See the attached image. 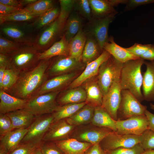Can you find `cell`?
<instances>
[{
	"label": "cell",
	"instance_id": "cell-35",
	"mask_svg": "<svg viewBox=\"0 0 154 154\" xmlns=\"http://www.w3.org/2000/svg\"><path fill=\"white\" fill-rule=\"evenodd\" d=\"M60 9L54 6L43 14L37 18L34 25L37 29L47 27L53 23L59 16Z\"/></svg>",
	"mask_w": 154,
	"mask_h": 154
},
{
	"label": "cell",
	"instance_id": "cell-61",
	"mask_svg": "<svg viewBox=\"0 0 154 154\" xmlns=\"http://www.w3.org/2000/svg\"><path fill=\"white\" fill-rule=\"evenodd\" d=\"M150 108L151 109L154 110V104L152 103H150Z\"/></svg>",
	"mask_w": 154,
	"mask_h": 154
},
{
	"label": "cell",
	"instance_id": "cell-19",
	"mask_svg": "<svg viewBox=\"0 0 154 154\" xmlns=\"http://www.w3.org/2000/svg\"><path fill=\"white\" fill-rule=\"evenodd\" d=\"M27 100L12 96L4 91L0 90V114H6L24 109Z\"/></svg>",
	"mask_w": 154,
	"mask_h": 154
},
{
	"label": "cell",
	"instance_id": "cell-48",
	"mask_svg": "<svg viewBox=\"0 0 154 154\" xmlns=\"http://www.w3.org/2000/svg\"><path fill=\"white\" fill-rule=\"evenodd\" d=\"M154 3V0H128L123 12L132 10L142 5Z\"/></svg>",
	"mask_w": 154,
	"mask_h": 154
},
{
	"label": "cell",
	"instance_id": "cell-54",
	"mask_svg": "<svg viewBox=\"0 0 154 154\" xmlns=\"http://www.w3.org/2000/svg\"><path fill=\"white\" fill-rule=\"evenodd\" d=\"M9 56L8 54L0 53V67H7L9 64Z\"/></svg>",
	"mask_w": 154,
	"mask_h": 154
},
{
	"label": "cell",
	"instance_id": "cell-57",
	"mask_svg": "<svg viewBox=\"0 0 154 154\" xmlns=\"http://www.w3.org/2000/svg\"><path fill=\"white\" fill-rule=\"evenodd\" d=\"M7 67L5 66L0 67V86L2 84L5 72Z\"/></svg>",
	"mask_w": 154,
	"mask_h": 154
},
{
	"label": "cell",
	"instance_id": "cell-12",
	"mask_svg": "<svg viewBox=\"0 0 154 154\" xmlns=\"http://www.w3.org/2000/svg\"><path fill=\"white\" fill-rule=\"evenodd\" d=\"M115 17V16L112 15L101 19H93L88 21L83 29L86 34L92 35L96 39L103 49L104 44L109 37V26Z\"/></svg>",
	"mask_w": 154,
	"mask_h": 154
},
{
	"label": "cell",
	"instance_id": "cell-34",
	"mask_svg": "<svg viewBox=\"0 0 154 154\" xmlns=\"http://www.w3.org/2000/svg\"><path fill=\"white\" fill-rule=\"evenodd\" d=\"M55 1L52 0H39L22 9L36 17L41 15L54 7Z\"/></svg>",
	"mask_w": 154,
	"mask_h": 154
},
{
	"label": "cell",
	"instance_id": "cell-31",
	"mask_svg": "<svg viewBox=\"0 0 154 154\" xmlns=\"http://www.w3.org/2000/svg\"><path fill=\"white\" fill-rule=\"evenodd\" d=\"M69 42L63 36L60 39L54 43L47 50L41 52L39 56L40 60L50 59L53 57L68 56Z\"/></svg>",
	"mask_w": 154,
	"mask_h": 154
},
{
	"label": "cell",
	"instance_id": "cell-14",
	"mask_svg": "<svg viewBox=\"0 0 154 154\" xmlns=\"http://www.w3.org/2000/svg\"><path fill=\"white\" fill-rule=\"evenodd\" d=\"M111 56L107 52L103 50L102 54L97 58L86 64L82 73L69 85L68 89L80 86L88 80L97 76L101 65Z\"/></svg>",
	"mask_w": 154,
	"mask_h": 154
},
{
	"label": "cell",
	"instance_id": "cell-29",
	"mask_svg": "<svg viewBox=\"0 0 154 154\" xmlns=\"http://www.w3.org/2000/svg\"><path fill=\"white\" fill-rule=\"evenodd\" d=\"M86 98L85 90L80 86L68 89L60 96L57 100L60 105L85 102Z\"/></svg>",
	"mask_w": 154,
	"mask_h": 154
},
{
	"label": "cell",
	"instance_id": "cell-44",
	"mask_svg": "<svg viewBox=\"0 0 154 154\" xmlns=\"http://www.w3.org/2000/svg\"><path fill=\"white\" fill-rule=\"evenodd\" d=\"M145 150L139 143L129 148H120L107 151L108 154H142Z\"/></svg>",
	"mask_w": 154,
	"mask_h": 154
},
{
	"label": "cell",
	"instance_id": "cell-51",
	"mask_svg": "<svg viewBox=\"0 0 154 154\" xmlns=\"http://www.w3.org/2000/svg\"><path fill=\"white\" fill-rule=\"evenodd\" d=\"M144 60L154 61V45L151 44L145 52L141 57Z\"/></svg>",
	"mask_w": 154,
	"mask_h": 154
},
{
	"label": "cell",
	"instance_id": "cell-50",
	"mask_svg": "<svg viewBox=\"0 0 154 154\" xmlns=\"http://www.w3.org/2000/svg\"><path fill=\"white\" fill-rule=\"evenodd\" d=\"M85 154H108L101 146L100 143L93 145L86 151Z\"/></svg>",
	"mask_w": 154,
	"mask_h": 154
},
{
	"label": "cell",
	"instance_id": "cell-1",
	"mask_svg": "<svg viewBox=\"0 0 154 154\" xmlns=\"http://www.w3.org/2000/svg\"><path fill=\"white\" fill-rule=\"evenodd\" d=\"M51 59L40 60L34 67L20 73L16 83L7 93L27 100L34 96L47 80L46 71Z\"/></svg>",
	"mask_w": 154,
	"mask_h": 154
},
{
	"label": "cell",
	"instance_id": "cell-4",
	"mask_svg": "<svg viewBox=\"0 0 154 154\" xmlns=\"http://www.w3.org/2000/svg\"><path fill=\"white\" fill-rule=\"evenodd\" d=\"M60 92L35 95L28 100L25 109L36 117L52 114L60 105L56 100Z\"/></svg>",
	"mask_w": 154,
	"mask_h": 154
},
{
	"label": "cell",
	"instance_id": "cell-7",
	"mask_svg": "<svg viewBox=\"0 0 154 154\" xmlns=\"http://www.w3.org/2000/svg\"><path fill=\"white\" fill-rule=\"evenodd\" d=\"M76 128L70 138L92 145L100 143L108 134L114 131L110 128L100 127L91 123Z\"/></svg>",
	"mask_w": 154,
	"mask_h": 154
},
{
	"label": "cell",
	"instance_id": "cell-62",
	"mask_svg": "<svg viewBox=\"0 0 154 154\" xmlns=\"http://www.w3.org/2000/svg\"><path fill=\"white\" fill-rule=\"evenodd\" d=\"M84 154H85V153Z\"/></svg>",
	"mask_w": 154,
	"mask_h": 154
},
{
	"label": "cell",
	"instance_id": "cell-15",
	"mask_svg": "<svg viewBox=\"0 0 154 154\" xmlns=\"http://www.w3.org/2000/svg\"><path fill=\"white\" fill-rule=\"evenodd\" d=\"M119 80L114 82L106 94L103 96L101 106L116 121L118 120L117 112L121 99V89Z\"/></svg>",
	"mask_w": 154,
	"mask_h": 154
},
{
	"label": "cell",
	"instance_id": "cell-9",
	"mask_svg": "<svg viewBox=\"0 0 154 154\" xmlns=\"http://www.w3.org/2000/svg\"><path fill=\"white\" fill-rule=\"evenodd\" d=\"M66 21L58 17L52 24L44 30L33 43L34 46L39 51L47 50L54 43L58 38L63 36V29Z\"/></svg>",
	"mask_w": 154,
	"mask_h": 154
},
{
	"label": "cell",
	"instance_id": "cell-58",
	"mask_svg": "<svg viewBox=\"0 0 154 154\" xmlns=\"http://www.w3.org/2000/svg\"><path fill=\"white\" fill-rule=\"evenodd\" d=\"M8 151L3 147H0V154H9Z\"/></svg>",
	"mask_w": 154,
	"mask_h": 154
},
{
	"label": "cell",
	"instance_id": "cell-24",
	"mask_svg": "<svg viewBox=\"0 0 154 154\" xmlns=\"http://www.w3.org/2000/svg\"><path fill=\"white\" fill-rule=\"evenodd\" d=\"M6 114L11 121L13 129L28 128L36 117L31 113L25 109Z\"/></svg>",
	"mask_w": 154,
	"mask_h": 154
},
{
	"label": "cell",
	"instance_id": "cell-20",
	"mask_svg": "<svg viewBox=\"0 0 154 154\" xmlns=\"http://www.w3.org/2000/svg\"><path fill=\"white\" fill-rule=\"evenodd\" d=\"M146 70L143 75L142 94L147 101H154V61H145Z\"/></svg>",
	"mask_w": 154,
	"mask_h": 154
},
{
	"label": "cell",
	"instance_id": "cell-47",
	"mask_svg": "<svg viewBox=\"0 0 154 154\" xmlns=\"http://www.w3.org/2000/svg\"><path fill=\"white\" fill-rule=\"evenodd\" d=\"M151 44H142L135 43L133 45L128 48H125L129 52L133 55L140 58Z\"/></svg>",
	"mask_w": 154,
	"mask_h": 154
},
{
	"label": "cell",
	"instance_id": "cell-43",
	"mask_svg": "<svg viewBox=\"0 0 154 154\" xmlns=\"http://www.w3.org/2000/svg\"><path fill=\"white\" fill-rule=\"evenodd\" d=\"M20 46L0 36V53L9 54L17 49Z\"/></svg>",
	"mask_w": 154,
	"mask_h": 154
},
{
	"label": "cell",
	"instance_id": "cell-21",
	"mask_svg": "<svg viewBox=\"0 0 154 154\" xmlns=\"http://www.w3.org/2000/svg\"><path fill=\"white\" fill-rule=\"evenodd\" d=\"M84 89L86 98V104L93 108L101 106L103 95L98 85L97 78L93 80L90 79L85 83Z\"/></svg>",
	"mask_w": 154,
	"mask_h": 154
},
{
	"label": "cell",
	"instance_id": "cell-46",
	"mask_svg": "<svg viewBox=\"0 0 154 154\" xmlns=\"http://www.w3.org/2000/svg\"><path fill=\"white\" fill-rule=\"evenodd\" d=\"M13 129L11 121L6 114H0V138Z\"/></svg>",
	"mask_w": 154,
	"mask_h": 154
},
{
	"label": "cell",
	"instance_id": "cell-16",
	"mask_svg": "<svg viewBox=\"0 0 154 154\" xmlns=\"http://www.w3.org/2000/svg\"><path fill=\"white\" fill-rule=\"evenodd\" d=\"M76 127L69 124L66 119L54 122L45 135L42 141L55 142L70 138Z\"/></svg>",
	"mask_w": 154,
	"mask_h": 154
},
{
	"label": "cell",
	"instance_id": "cell-52",
	"mask_svg": "<svg viewBox=\"0 0 154 154\" xmlns=\"http://www.w3.org/2000/svg\"><path fill=\"white\" fill-rule=\"evenodd\" d=\"M148 121V129L154 131V114L147 110L145 113Z\"/></svg>",
	"mask_w": 154,
	"mask_h": 154
},
{
	"label": "cell",
	"instance_id": "cell-2",
	"mask_svg": "<svg viewBox=\"0 0 154 154\" xmlns=\"http://www.w3.org/2000/svg\"><path fill=\"white\" fill-rule=\"evenodd\" d=\"M145 62L140 58L123 63L119 80L121 90H128L140 102L144 100L141 90L143 80L141 68Z\"/></svg>",
	"mask_w": 154,
	"mask_h": 154
},
{
	"label": "cell",
	"instance_id": "cell-38",
	"mask_svg": "<svg viewBox=\"0 0 154 154\" xmlns=\"http://www.w3.org/2000/svg\"><path fill=\"white\" fill-rule=\"evenodd\" d=\"M37 18L23 11L21 9L19 11L9 15H0V22L1 24L8 21H29Z\"/></svg>",
	"mask_w": 154,
	"mask_h": 154
},
{
	"label": "cell",
	"instance_id": "cell-3",
	"mask_svg": "<svg viewBox=\"0 0 154 154\" xmlns=\"http://www.w3.org/2000/svg\"><path fill=\"white\" fill-rule=\"evenodd\" d=\"M41 52L33 43L21 45L19 48L9 54L8 66L19 74L36 66L40 60Z\"/></svg>",
	"mask_w": 154,
	"mask_h": 154
},
{
	"label": "cell",
	"instance_id": "cell-28",
	"mask_svg": "<svg viewBox=\"0 0 154 154\" xmlns=\"http://www.w3.org/2000/svg\"><path fill=\"white\" fill-rule=\"evenodd\" d=\"M82 27V22L79 14L73 10L65 24L63 36L69 42Z\"/></svg>",
	"mask_w": 154,
	"mask_h": 154
},
{
	"label": "cell",
	"instance_id": "cell-55",
	"mask_svg": "<svg viewBox=\"0 0 154 154\" xmlns=\"http://www.w3.org/2000/svg\"><path fill=\"white\" fill-rule=\"evenodd\" d=\"M108 1L110 4L114 7L120 4L126 5L128 0H108Z\"/></svg>",
	"mask_w": 154,
	"mask_h": 154
},
{
	"label": "cell",
	"instance_id": "cell-41",
	"mask_svg": "<svg viewBox=\"0 0 154 154\" xmlns=\"http://www.w3.org/2000/svg\"><path fill=\"white\" fill-rule=\"evenodd\" d=\"M145 151L154 149V131L148 129L140 136L139 143Z\"/></svg>",
	"mask_w": 154,
	"mask_h": 154
},
{
	"label": "cell",
	"instance_id": "cell-42",
	"mask_svg": "<svg viewBox=\"0 0 154 154\" xmlns=\"http://www.w3.org/2000/svg\"><path fill=\"white\" fill-rule=\"evenodd\" d=\"M75 0H60V13L58 17L66 21L73 9Z\"/></svg>",
	"mask_w": 154,
	"mask_h": 154
},
{
	"label": "cell",
	"instance_id": "cell-11",
	"mask_svg": "<svg viewBox=\"0 0 154 154\" xmlns=\"http://www.w3.org/2000/svg\"><path fill=\"white\" fill-rule=\"evenodd\" d=\"M116 132L122 134L141 135L148 129V121L144 115L135 116L116 121Z\"/></svg>",
	"mask_w": 154,
	"mask_h": 154
},
{
	"label": "cell",
	"instance_id": "cell-36",
	"mask_svg": "<svg viewBox=\"0 0 154 154\" xmlns=\"http://www.w3.org/2000/svg\"><path fill=\"white\" fill-rule=\"evenodd\" d=\"M19 74L15 70L8 66L5 72L2 84L0 86V90L7 93L16 83Z\"/></svg>",
	"mask_w": 154,
	"mask_h": 154
},
{
	"label": "cell",
	"instance_id": "cell-8",
	"mask_svg": "<svg viewBox=\"0 0 154 154\" xmlns=\"http://www.w3.org/2000/svg\"><path fill=\"white\" fill-rule=\"evenodd\" d=\"M54 121L52 114L36 117L21 143L42 141L44 137Z\"/></svg>",
	"mask_w": 154,
	"mask_h": 154
},
{
	"label": "cell",
	"instance_id": "cell-32",
	"mask_svg": "<svg viewBox=\"0 0 154 154\" xmlns=\"http://www.w3.org/2000/svg\"><path fill=\"white\" fill-rule=\"evenodd\" d=\"M94 108L86 104L70 117L66 119L70 124L77 127L91 123Z\"/></svg>",
	"mask_w": 154,
	"mask_h": 154
},
{
	"label": "cell",
	"instance_id": "cell-10",
	"mask_svg": "<svg viewBox=\"0 0 154 154\" xmlns=\"http://www.w3.org/2000/svg\"><path fill=\"white\" fill-rule=\"evenodd\" d=\"M140 136L120 134L113 131L105 137L100 144L106 151L120 148L131 147L140 143Z\"/></svg>",
	"mask_w": 154,
	"mask_h": 154
},
{
	"label": "cell",
	"instance_id": "cell-59",
	"mask_svg": "<svg viewBox=\"0 0 154 154\" xmlns=\"http://www.w3.org/2000/svg\"><path fill=\"white\" fill-rule=\"evenodd\" d=\"M142 154H154V149L145 151Z\"/></svg>",
	"mask_w": 154,
	"mask_h": 154
},
{
	"label": "cell",
	"instance_id": "cell-27",
	"mask_svg": "<svg viewBox=\"0 0 154 154\" xmlns=\"http://www.w3.org/2000/svg\"><path fill=\"white\" fill-rule=\"evenodd\" d=\"M86 39V34L82 27L69 42L68 56L77 61H81Z\"/></svg>",
	"mask_w": 154,
	"mask_h": 154
},
{
	"label": "cell",
	"instance_id": "cell-53",
	"mask_svg": "<svg viewBox=\"0 0 154 154\" xmlns=\"http://www.w3.org/2000/svg\"><path fill=\"white\" fill-rule=\"evenodd\" d=\"M0 3L22 9V7L19 3V0H0Z\"/></svg>",
	"mask_w": 154,
	"mask_h": 154
},
{
	"label": "cell",
	"instance_id": "cell-60",
	"mask_svg": "<svg viewBox=\"0 0 154 154\" xmlns=\"http://www.w3.org/2000/svg\"><path fill=\"white\" fill-rule=\"evenodd\" d=\"M33 154H43L42 152L40 147L37 148Z\"/></svg>",
	"mask_w": 154,
	"mask_h": 154
},
{
	"label": "cell",
	"instance_id": "cell-23",
	"mask_svg": "<svg viewBox=\"0 0 154 154\" xmlns=\"http://www.w3.org/2000/svg\"><path fill=\"white\" fill-rule=\"evenodd\" d=\"M64 154H84L93 145L70 138L55 142Z\"/></svg>",
	"mask_w": 154,
	"mask_h": 154
},
{
	"label": "cell",
	"instance_id": "cell-40",
	"mask_svg": "<svg viewBox=\"0 0 154 154\" xmlns=\"http://www.w3.org/2000/svg\"><path fill=\"white\" fill-rule=\"evenodd\" d=\"M20 143L9 154H33L39 148L42 142Z\"/></svg>",
	"mask_w": 154,
	"mask_h": 154
},
{
	"label": "cell",
	"instance_id": "cell-33",
	"mask_svg": "<svg viewBox=\"0 0 154 154\" xmlns=\"http://www.w3.org/2000/svg\"><path fill=\"white\" fill-rule=\"evenodd\" d=\"M86 104L85 102L59 105L52 114L54 118V122L70 117Z\"/></svg>",
	"mask_w": 154,
	"mask_h": 154
},
{
	"label": "cell",
	"instance_id": "cell-56",
	"mask_svg": "<svg viewBox=\"0 0 154 154\" xmlns=\"http://www.w3.org/2000/svg\"><path fill=\"white\" fill-rule=\"evenodd\" d=\"M37 0H19V3L22 7L24 6L26 7L35 2Z\"/></svg>",
	"mask_w": 154,
	"mask_h": 154
},
{
	"label": "cell",
	"instance_id": "cell-13",
	"mask_svg": "<svg viewBox=\"0 0 154 154\" xmlns=\"http://www.w3.org/2000/svg\"><path fill=\"white\" fill-rule=\"evenodd\" d=\"M85 65L82 61H77L68 56H58L51 61L46 72L48 76H55L81 69Z\"/></svg>",
	"mask_w": 154,
	"mask_h": 154
},
{
	"label": "cell",
	"instance_id": "cell-26",
	"mask_svg": "<svg viewBox=\"0 0 154 154\" xmlns=\"http://www.w3.org/2000/svg\"><path fill=\"white\" fill-rule=\"evenodd\" d=\"M93 19L104 18L115 16L118 12L109 3L108 0H88Z\"/></svg>",
	"mask_w": 154,
	"mask_h": 154
},
{
	"label": "cell",
	"instance_id": "cell-25",
	"mask_svg": "<svg viewBox=\"0 0 154 154\" xmlns=\"http://www.w3.org/2000/svg\"><path fill=\"white\" fill-rule=\"evenodd\" d=\"M86 34V40L82 54L81 60L86 65L97 58L102 54L104 49L93 36Z\"/></svg>",
	"mask_w": 154,
	"mask_h": 154
},
{
	"label": "cell",
	"instance_id": "cell-39",
	"mask_svg": "<svg viewBox=\"0 0 154 154\" xmlns=\"http://www.w3.org/2000/svg\"><path fill=\"white\" fill-rule=\"evenodd\" d=\"M73 10L88 21L93 19L88 0H75Z\"/></svg>",
	"mask_w": 154,
	"mask_h": 154
},
{
	"label": "cell",
	"instance_id": "cell-17",
	"mask_svg": "<svg viewBox=\"0 0 154 154\" xmlns=\"http://www.w3.org/2000/svg\"><path fill=\"white\" fill-rule=\"evenodd\" d=\"M76 75V73L72 72L55 76L47 80L43 84L35 95L60 92L68 85L70 84L74 80Z\"/></svg>",
	"mask_w": 154,
	"mask_h": 154
},
{
	"label": "cell",
	"instance_id": "cell-37",
	"mask_svg": "<svg viewBox=\"0 0 154 154\" xmlns=\"http://www.w3.org/2000/svg\"><path fill=\"white\" fill-rule=\"evenodd\" d=\"M3 32L9 37L14 40L20 45L32 44L27 40L24 33L19 29L12 26L4 27Z\"/></svg>",
	"mask_w": 154,
	"mask_h": 154
},
{
	"label": "cell",
	"instance_id": "cell-5",
	"mask_svg": "<svg viewBox=\"0 0 154 154\" xmlns=\"http://www.w3.org/2000/svg\"><path fill=\"white\" fill-rule=\"evenodd\" d=\"M123 64L111 56L101 65L97 78L103 96L114 82L119 80Z\"/></svg>",
	"mask_w": 154,
	"mask_h": 154
},
{
	"label": "cell",
	"instance_id": "cell-45",
	"mask_svg": "<svg viewBox=\"0 0 154 154\" xmlns=\"http://www.w3.org/2000/svg\"><path fill=\"white\" fill-rule=\"evenodd\" d=\"M40 148L43 154H64L55 142L42 141Z\"/></svg>",
	"mask_w": 154,
	"mask_h": 154
},
{
	"label": "cell",
	"instance_id": "cell-18",
	"mask_svg": "<svg viewBox=\"0 0 154 154\" xmlns=\"http://www.w3.org/2000/svg\"><path fill=\"white\" fill-rule=\"evenodd\" d=\"M103 48L116 60L123 63L140 58L131 53L125 48L117 44L112 36L109 37L108 40L104 44Z\"/></svg>",
	"mask_w": 154,
	"mask_h": 154
},
{
	"label": "cell",
	"instance_id": "cell-49",
	"mask_svg": "<svg viewBox=\"0 0 154 154\" xmlns=\"http://www.w3.org/2000/svg\"><path fill=\"white\" fill-rule=\"evenodd\" d=\"M21 8L0 3V15H7L20 11Z\"/></svg>",
	"mask_w": 154,
	"mask_h": 154
},
{
	"label": "cell",
	"instance_id": "cell-6",
	"mask_svg": "<svg viewBox=\"0 0 154 154\" xmlns=\"http://www.w3.org/2000/svg\"><path fill=\"white\" fill-rule=\"evenodd\" d=\"M147 110V106L142 104L129 91L121 90V101L117 112V120L144 115Z\"/></svg>",
	"mask_w": 154,
	"mask_h": 154
},
{
	"label": "cell",
	"instance_id": "cell-30",
	"mask_svg": "<svg viewBox=\"0 0 154 154\" xmlns=\"http://www.w3.org/2000/svg\"><path fill=\"white\" fill-rule=\"evenodd\" d=\"M116 120L114 119L102 106L94 108L91 123L93 125L108 128L116 131Z\"/></svg>",
	"mask_w": 154,
	"mask_h": 154
},
{
	"label": "cell",
	"instance_id": "cell-22",
	"mask_svg": "<svg viewBox=\"0 0 154 154\" xmlns=\"http://www.w3.org/2000/svg\"><path fill=\"white\" fill-rule=\"evenodd\" d=\"M28 128L13 129L0 138V147L4 148L9 153L11 152L21 143L27 133Z\"/></svg>",
	"mask_w": 154,
	"mask_h": 154
}]
</instances>
